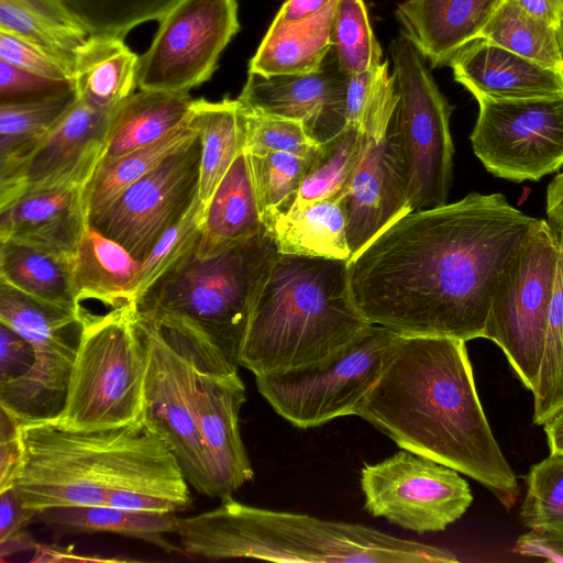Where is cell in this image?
<instances>
[{"label": "cell", "instance_id": "1", "mask_svg": "<svg viewBox=\"0 0 563 563\" xmlns=\"http://www.w3.org/2000/svg\"><path fill=\"white\" fill-rule=\"evenodd\" d=\"M538 221L501 194L411 211L347 262L353 302L402 336L484 338L499 276Z\"/></svg>", "mask_w": 563, "mask_h": 563}, {"label": "cell", "instance_id": "2", "mask_svg": "<svg viewBox=\"0 0 563 563\" xmlns=\"http://www.w3.org/2000/svg\"><path fill=\"white\" fill-rule=\"evenodd\" d=\"M465 343L401 335L353 416L399 448L470 476L509 509L519 485L479 401Z\"/></svg>", "mask_w": 563, "mask_h": 563}, {"label": "cell", "instance_id": "3", "mask_svg": "<svg viewBox=\"0 0 563 563\" xmlns=\"http://www.w3.org/2000/svg\"><path fill=\"white\" fill-rule=\"evenodd\" d=\"M21 432L24 455L14 486L29 509L106 505L177 514L191 506L174 453L145 421L97 431L52 421L23 424Z\"/></svg>", "mask_w": 563, "mask_h": 563}, {"label": "cell", "instance_id": "4", "mask_svg": "<svg viewBox=\"0 0 563 563\" xmlns=\"http://www.w3.org/2000/svg\"><path fill=\"white\" fill-rule=\"evenodd\" d=\"M184 554L205 560L310 563H453L442 547L373 527L249 506L228 496L212 510L179 518Z\"/></svg>", "mask_w": 563, "mask_h": 563}, {"label": "cell", "instance_id": "5", "mask_svg": "<svg viewBox=\"0 0 563 563\" xmlns=\"http://www.w3.org/2000/svg\"><path fill=\"white\" fill-rule=\"evenodd\" d=\"M367 324L351 296L346 261L277 252L253 306L240 366L254 376L306 366Z\"/></svg>", "mask_w": 563, "mask_h": 563}, {"label": "cell", "instance_id": "6", "mask_svg": "<svg viewBox=\"0 0 563 563\" xmlns=\"http://www.w3.org/2000/svg\"><path fill=\"white\" fill-rule=\"evenodd\" d=\"M277 252L265 231L212 257L195 254L133 306L141 318L181 330L199 350L238 368L257 292Z\"/></svg>", "mask_w": 563, "mask_h": 563}, {"label": "cell", "instance_id": "7", "mask_svg": "<svg viewBox=\"0 0 563 563\" xmlns=\"http://www.w3.org/2000/svg\"><path fill=\"white\" fill-rule=\"evenodd\" d=\"M148 347L133 305L87 313L64 409L65 429L97 431L144 421Z\"/></svg>", "mask_w": 563, "mask_h": 563}, {"label": "cell", "instance_id": "8", "mask_svg": "<svg viewBox=\"0 0 563 563\" xmlns=\"http://www.w3.org/2000/svg\"><path fill=\"white\" fill-rule=\"evenodd\" d=\"M400 338L385 327L367 324L321 361L255 376L257 390L280 417L300 429L353 416Z\"/></svg>", "mask_w": 563, "mask_h": 563}, {"label": "cell", "instance_id": "9", "mask_svg": "<svg viewBox=\"0 0 563 563\" xmlns=\"http://www.w3.org/2000/svg\"><path fill=\"white\" fill-rule=\"evenodd\" d=\"M87 321L82 308L59 306L0 282V322L33 347L23 378L0 387V407L21 426L57 421Z\"/></svg>", "mask_w": 563, "mask_h": 563}, {"label": "cell", "instance_id": "10", "mask_svg": "<svg viewBox=\"0 0 563 563\" xmlns=\"http://www.w3.org/2000/svg\"><path fill=\"white\" fill-rule=\"evenodd\" d=\"M396 102L395 80L388 62H384L360 125L363 140L356 165L341 198L352 257L394 221L411 212Z\"/></svg>", "mask_w": 563, "mask_h": 563}, {"label": "cell", "instance_id": "11", "mask_svg": "<svg viewBox=\"0 0 563 563\" xmlns=\"http://www.w3.org/2000/svg\"><path fill=\"white\" fill-rule=\"evenodd\" d=\"M388 53L397 93L395 118L409 172V208L443 206L453 173L452 108L427 60L402 32L391 40Z\"/></svg>", "mask_w": 563, "mask_h": 563}, {"label": "cell", "instance_id": "12", "mask_svg": "<svg viewBox=\"0 0 563 563\" xmlns=\"http://www.w3.org/2000/svg\"><path fill=\"white\" fill-rule=\"evenodd\" d=\"M558 256L559 234L539 219L499 276L484 332L531 391L543 356Z\"/></svg>", "mask_w": 563, "mask_h": 563}, {"label": "cell", "instance_id": "13", "mask_svg": "<svg viewBox=\"0 0 563 563\" xmlns=\"http://www.w3.org/2000/svg\"><path fill=\"white\" fill-rule=\"evenodd\" d=\"M137 317L148 347L144 421L169 446L187 482L214 498L198 427V373L191 343L175 328Z\"/></svg>", "mask_w": 563, "mask_h": 563}, {"label": "cell", "instance_id": "14", "mask_svg": "<svg viewBox=\"0 0 563 563\" xmlns=\"http://www.w3.org/2000/svg\"><path fill=\"white\" fill-rule=\"evenodd\" d=\"M477 101L470 139L487 172L521 183L563 166V96Z\"/></svg>", "mask_w": 563, "mask_h": 563}, {"label": "cell", "instance_id": "15", "mask_svg": "<svg viewBox=\"0 0 563 563\" xmlns=\"http://www.w3.org/2000/svg\"><path fill=\"white\" fill-rule=\"evenodd\" d=\"M459 473L402 449L361 470L364 507L372 516L417 533L443 531L473 501L471 488Z\"/></svg>", "mask_w": 563, "mask_h": 563}, {"label": "cell", "instance_id": "16", "mask_svg": "<svg viewBox=\"0 0 563 563\" xmlns=\"http://www.w3.org/2000/svg\"><path fill=\"white\" fill-rule=\"evenodd\" d=\"M239 30L236 0H180L140 56L137 88L188 93L211 78Z\"/></svg>", "mask_w": 563, "mask_h": 563}, {"label": "cell", "instance_id": "17", "mask_svg": "<svg viewBox=\"0 0 563 563\" xmlns=\"http://www.w3.org/2000/svg\"><path fill=\"white\" fill-rule=\"evenodd\" d=\"M200 156L197 134L130 186L89 225L142 263L197 200Z\"/></svg>", "mask_w": 563, "mask_h": 563}, {"label": "cell", "instance_id": "18", "mask_svg": "<svg viewBox=\"0 0 563 563\" xmlns=\"http://www.w3.org/2000/svg\"><path fill=\"white\" fill-rule=\"evenodd\" d=\"M111 113L77 98L36 151L0 181V207L32 190L84 187L100 161Z\"/></svg>", "mask_w": 563, "mask_h": 563}, {"label": "cell", "instance_id": "19", "mask_svg": "<svg viewBox=\"0 0 563 563\" xmlns=\"http://www.w3.org/2000/svg\"><path fill=\"white\" fill-rule=\"evenodd\" d=\"M344 79L330 52L323 66L310 74H250L238 100L250 111L296 120L321 144L345 125Z\"/></svg>", "mask_w": 563, "mask_h": 563}, {"label": "cell", "instance_id": "20", "mask_svg": "<svg viewBox=\"0 0 563 563\" xmlns=\"http://www.w3.org/2000/svg\"><path fill=\"white\" fill-rule=\"evenodd\" d=\"M195 360L198 373V427L213 496L222 499L232 496L254 477L240 430L245 386L238 369L209 368L198 361L196 354Z\"/></svg>", "mask_w": 563, "mask_h": 563}, {"label": "cell", "instance_id": "21", "mask_svg": "<svg viewBox=\"0 0 563 563\" xmlns=\"http://www.w3.org/2000/svg\"><path fill=\"white\" fill-rule=\"evenodd\" d=\"M476 100L563 96V70L539 65L485 38L464 46L449 64Z\"/></svg>", "mask_w": 563, "mask_h": 563}, {"label": "cell", "instance_id": "22", "mask_svg": "<svg viewBox=\"0 0 563 563\" xmlns=\"http://www.w3.org/2000/svg\"><path fill=\"white\" fill-rule=\"evenodd\" d=\"M82 187L27 191L0 207V240L74 256L87 228Z\"/></svg>", "mask_w": 563, "mask_h": 563}, {"label": "cell", "instance_id": "23", "mask_svg": "<svg viewBox=\"0 0 563 563\" xmlns=\"http://www.w3.org/2000/svg\"><path fill=\"white\" fill-rule=\"evenodd\" d=\"M503 0H405L395 14L432 68L449 65L483 30Z\"/></svg>", "mask_w": 563, "mask_h": 563}, {"label": "cell", "instance_id": "24", "mask_svg": "<svg viewBox=\"0 0 563 563\" xmlns=\"http://www.w3.org/2000/svg\"><path fill=\"white\" fill-rule=\"evenodd\" d=\"M265 231L249 155L243 148L205 207L196 255L200 258L216 256Z\"/></svg>", "mask_w": 563, "mask_h": 563}, {"label": "cell", "instance_id": "25", "mask_svg": "<svg viewBox=\"0 0 563 563\" xmlns=\"http://www.w3.org/2000/svg\"><path fill=\"white\" fill-rule=\"evenodd\" d=\"M192 102L184 92L146 89L134 92L112 111L100 161L162 140L188 122Z\"/></svg>", "mask_w": 563, "mask_h": 563}, {"label": "cell", "instance_id": "26", "mask_svg": "<svg viewBox=\"0 0 563 563\" xmlns=\"http://www.w3.org/2000/svg\"><path fill=\"white\" fill-rule=\"evenodd\" d=\"M137 56L117 36H88L77 48L73 81L77 98L111 113L137 88Z\"/></svg>", "mask_w": 563, "mask_h": 563}, {"label": "cell", "instance_id": "27", "mask_svg": "<svg viewBox=\"0 0 563 563\" xmlns=\"http://www.w3.org/2000/svg\"><path fill=\"white\" fill-rule=\"evenodd\" d=\"M175 512L121 509L106 505L68 506L37 511L38 522L60 534L114 533L151 543L167 553H184L167 534L175 533Z\"/></svg>", "mask_w": 563, "mask_h": 563}, {"label": "cell", "instance_id": "28", "mask_svg": "<svg viewBox=\"0 0 563 563\" xmlns=\"http://www.w3.org/2000/svg\"><path fill=\"white\" fill-rule=\"evenodd\" d=\"M336 1L302 22L272 25L249 63V73L262 76L299 75L319 70L331 48Z\"/></svg>", "mask_w": 563, "mask_h": 563}, {"label": "cell", "instance_id": "29", "mask_svg": "<svg viewBox=\"0 0 563 563\" xmlns=\"http://www.w3.org/2000/svg\"><path fill=\"white\" fill-rule=\"evenodd\" d=\"M141 262L121 244L87 225L74 255L73 279L80 303L92 299L111 309L131 303Z\"/></svg>", "mask_w": 563, "mask_h": 563}, {"label": "cell", "instance_id": "30", "mask_svg": "<svg viewBox=\"0 0 563 563\" xmlns=\"http://www.w3.org/2000/svg\"><path fill=\"white\" fill-rule=\"evenodd\" d=\"M279 253L349 262L346 216L341 198L289 208L266 227Z\"/></svg>", "mask_w": 563, "mask_h": 563}, {"label": "cell", "instance_id": "31", "mask_svg": "<svg viewBox=\"0 0 563 563\" xmlns=\"http://www.w3.org/2000/svg\"><path fill=\"white\" fill-rule=\"evenodd\" d=\"M200 140L198 197L206 207L217 186L245 145L244 111L236 99L194 100L188 121Z\"/></svg>", "mask_w": 563, "mask_h": 563}, {"label": "cell", "instance_id": "32", "mask_svg": "<svg viewBox=\"0 0 563 563\" xmlns=\"http://www.w3.org/2000/svg\"><path fill=\"white\" fill-rule=\"evenodd\" d=\"M74 256L14 240H0V282L33 297L81 308L74 289Z\"/></svg>", "mask_w": 563, "mask_h": 563}, {"label": "cell", "instance_id": "33", "mask_svg": "<svg viewBox=\"0 0 563 563\" xmlns=\"http://www.w3.org/2000/svg\"><path fill=\"white\" fill-rule=\"evenodd\" d=\"M196 135L197 132L187 122L148 146L119 157L100 161L82 187V205L87 223L90 224L96 220L130 186L151 173Z\"/></svg>", "mask_w": 563, "mask_h": 563}, {"label": "cell", "instance_id": "34", "mask_svg": "<svg viewBox=\"0 0 563 563\" xmlns=\"http://www.w3.org/2000/svg\"><path fill=\"white\" fill-rule=\"evenodd\" d=\"M76 99L71 89L42 99L0 104V181L36 151Z\"/></svg>", "mask_w": 563, "mask_h": 563}, {"label": "cell", "instance_id": "35", "mask_svg": "<svg viewBox=\"0 0 563 563\" xmlns=\"http://www.w3.org/2000/svg\"><path fill=\"white\" fill-rule=\"evenodd\" d=\"M479 38H485L544 67L561 69L555 26L503 0Z\"/></svg>", "mask_w": 563, "mask_h": 563}, {"label": "cell", "instance_id": "36", "mask_svg": "<svg viewBox=\"0 0 563 563\" xmlns=\"http://www.w3.org/2000/svg\"><path fill=\"white\" fill-rule=\"evenodd\" d=\"M361 126L346 124L335 136L318 145L294 205L342 198L362 146Z\"/></svg>", "mask_w": 563, "mask_h": 563}, {"label": "cell", "instance_id": "37", "mask_svg": "<svg viewBox=\"0 0 563 563\" xmlns=\"http://www.w3.org/2000/svg\"><path fill=\"white\" fill-rule=\"evenodd\" d=\"M533 394V423L542 426L563 408V235L549 310L543 356Z\"/></svg>", "mask_w": 563, "mask_h": 563}, {"label": "cell", "instance_id": "38", "mask_svg": "<svg viewBox=\"0 0 563 563\" xmlns=\"http://www.w3.org/2000/svg\"><path fill=\"white\" fill-rule=\"evenodd\" d=\"M331 42L336 66L344 75L375 69L384 63L364 0L336 1Z\"/></svg>", "mask_w": 563, "mask_h": 563}, {"label": "cell", "instance_id": "39", "mask_svg": "<svg viewBox=\"0 0 563 563\" xmlns=\"http://www.w3.org/2000/svg\"><path fill=\"white\" fill-rule=\"evenodd\" d=\"M314 154L310 157H302L282 152H247L265 228L276 216L287 211L294 205Z\"/></svg>", "mask_w": 563, "mask_h": 563}, {"label": "cell", "instance_id": "40", "mask_svg": "<svg viewBox=\"0 0 563 563\" xmlns=\"http://www.w3.org/2000/svg\"><path fill=\"white\" fill-rule=\"evenodd\" d=\"M180 0H60L89 36H124L135 26L161 21Z\"/></svg>", "mask_w": 563, "mask_h": 563}, {"label": "cell", "instance_id": "41", "mask_svg": "<svg viewBox=\"0 0 563 563\" xmlns=\"http://www.w3.org/2000/svg\"><path fill=\"white\" fill-rule=\"evenodd\" d=\"M203 214L205 206L198 197L183 219L157 242L141 263L131 292L132 305L161 277L179 268L197 253Z\"/></svg>", "mask_w": 563, "mask_h": 563}, {"label": "cell", "instance_id": "42", "mask_svg": "<svg viewBox=\"0 0 563 563\" xmlns=\"http://www.w3.org/2000/svg\"><path fill=\"white\" fill-rule=\"evenodd\" d=\"M520 507L522 525L532 531L563 534V454L551 453L531 466Z\"/></svg>", "mask_w": 563, "mask_h": 563}, {"label": "cell", "instance_id": "43", "mask_svg": "<svg viewBox=\"0 0 563 563\" xmlns=\"http://www.w3.org/2000/svg\"><path fill=\"white\" fill-rule=\"evenodd\" d=\"M0 31L12 33L68 63L89 34L29 9L18 0H0Z\"/></svg>", "mask_w": 563, "mask_h": 563}, {"label": "cell", "instance_id": "44", "mask_svg": "<svg viewBox=\"0 0 563 563\" xmlns=\"http://www.w3.org/2000/svg\"><path fill=\"white\" fill-rule=\"evenodd\" d=\"M245 151L250 153L282 152L302 157L312 156L318 145L301 122L256 113L243 104Z\"/></svg>", "mask_w": 563, "mask_h": 563}, {"label": "cell", "instance_id": "45", "mask_svg": "<svg viewBox=\"0 0 563 563\" xmlns=\"http://www.w3.org/2000/svg\"><path fill=\"white\" fill-rule=\"evenodd\" d=\"M0 60L56 80L73 81V66L44 48L0 31Z\"/></svg>", "mask_w": 563, "mask_h": 563}, {"label": "cell", "instance_id": "46", "mask_svg": "<svg viewBox=\"0 0 563 563\" xmlns=\"http://www.w3.org/2000/svg\"><path fill=\"white\" fill-rule=\"evenodd\" d=\"M71 89V81L46 78L0 60V104L42 99Z\"/></svg>", "mask_w": 563, "mask_h": 563}, {"label": "cell", "instance_id": "47", "mask_svg": "<svg viewBox=\"0 0 563 563\" xmlns=\"http://www.w3.org/2000/svg\"><path fill=\"white\" fill-rule=\"evenodd\" d=\"M34 361L35 354L31 343L0 322V387L27 375Z\"/></svg>", "mask_w": 563, "mask_h": 563}, {"label": "cell", "instance_id": "48", "mask_svg": "<svg viewBox=\"0 0 563 563\" xmlns=\"http://www.w3.org/2000/svg\"><path fill=\"white\" fill-rule=\"evenodd\" d=\"M23 455L21 424L0 407V492L14 485Z\"/></svg>", "mask_w": 563, "mask_h": 563}, {"label": "cell", "instance_id": "49", "mask_svg": "<svg viewBox=\"0 0 563 563\" xmlns=\"http://www.w3.org/2000/svg\"><path fill=\"white\" fill-rule=\"evenodd\" d=\"M380 66L375 69L345 75L344 109L346 124L361 125L364 112L371 100Z\"/></svg>", "mask_w": 563, "mask_h": 563}, {"label": "cell", "instance_id": "50", "mask_svg": "<svg viewBox=\"0 0 563 563\" xmlns=\"http://www.w3.org/2000/svg\"><path fill=\"white\" fill-rule=\"evenodd\" d=\"M37 511L23 506L15 486L0 492V541L25 530Z\"/></svg>", "mask_w": 563, "mask_h": 563}, {"label": "cell", "instance_id": "51", "mask_svg": "<svg viewBox=\"0 0 563 563\" xmlns=\"http://www.w3.org/2000/svg\"><path fill=\"white\" fill-rule=\"evenodd\" d=\"M514 551L522 556L563 562V534L529 530L518 537Z\"/></svg>", "mask_w": 563, "mask_h": 563}, {"label": "cell", "instance_id": "52", "mask_svg": "<svg viewBox=\"0 0 563 563\" xmlns=\"http://www.w3.org/2000/svg\"><path fill=\"white\" fill-rule=\"evenodd\" d=\"M335 0H285L272 25L280 26L308 20Z\"/></svg>", "mask_w": 563, "mask_h": 563}, {"label": "cell", "instance_id": "53", "mask_svg": "<svg viewBox=\"0 0 563 563\" xmlns=\"http://www.w3.org/2000/svg\"><path fill=\"white\" fill-rule=\"evenodd\" d=\"M545 209L550 225L559 235H563V172L548 186Z\"/></svg>", "mask_w": 563, "mask_h": 563}, {"label": "cell", "instance_id": "54", "mask_svg": "<svg viewBox=\"0 0 563 563\" xmlns=\"http://www.w3.org/2000/svg\"><path fill=\"white\" fill-rule=\"evenodd\" d=\"M32 562H109L119 561L117 559H107L98 556H82L73 552L71 548H62L56 544H38L34 550Z\"/></svg>", "mask_w": 563, "mask_h": 563}, {"label": "cell", "instance_id": "55", "mask_svg": "<svg viewBox=\"0 0 563 563\" xmlns=\"http://www.w3.org/2000/svg\"><path fill=\"white\" fill-rule=\"evenodd\" d=\"M531 14L556 26L563 18V0H517Z\"/></svg>", "mask_w": 563, "mask_h": 563}, {"label": "cell", "instance_id": "56", "mask_svg": "<svg viewBox=\"0 0 563 563\" xmlns=\"http://www.w3.org/2000/svg\"><path fill=\"white\" fill-rule=\"evenodd\" d=\"M551 453L563 454V408L543 424Z\"/></svg>", "mask_w": 563, "mask_h": 563}, {"label": "cell", "instance_id": "57", "mask_svg": "<svg viewBox=\"0 0 563 563\" xmlns=\"http://www.w3.org/2000/svg\"><path fill=\"white\" fill-rule=\"evenodd\" d=\"M37 547L38 543L25 530L20 531L4 541H0L1 561H3L5 556L22 551L35 550Z\"/></svg>", "mask_w": 563, "mask_h": 563}, {"label": "cell", "instance_id": "58", "mask_svg": "<svg viewBox=\"0 0 563 563\" xmlns=\"http://www.w3.org/2000/svg\"><path fill=\"white\" fill-rule=\"evenodd\" d=\"M555 33H556V41H558L560 59H561V66H562V70H563V18L556 24Z\"/></svg>", "mask_w": 563, "mask_h": 563}]
</instances>
